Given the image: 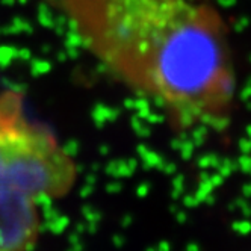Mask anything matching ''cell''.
I'll use <instances>...</instances> for the list:
<instances>
[{"instance_id": "6da1fadb", "label": "cell", "mask_w": 251, "mask_h": 251, "mask_svg": "<svg viewBox=\"0 0 251 251\" xmlns=\"http://www.w3.org/2000/svg\"><path fill=\"white\" fill-rule=\"evenodd\" d=\"M88 50L178 129L233 109L236 68L223 15L201 0H53Z\"/></svg>"}, {"instance_id": "7a4b0ae2", "label": "cell", "mask_w": 251, "mask_h": 251, "mask_svg": "<svg viewBox=\"0 0 251 251\" xmlns=\"http://www.w3.org/2000/svg\"><path fill=\"white\" fill-rule=\"evenodd\" d=\"M76 182V165L49 130L22 112L19 96H0V251H27L38 238L40 206Z\"/></svg>"}]
</instances>
